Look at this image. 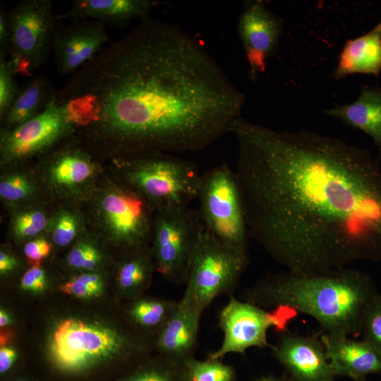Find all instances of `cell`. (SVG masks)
I'll return each instance as SVG.
<instances>
[{
	"label": "cell",
	"mask_w": 381,
	"mask_h": 381,
	"mask_svg": "<svg viewBox=\"0 0 381 381\" xmlns=\"http://www.w3.org/2000/svg\"><path fill=\"white\" fill-rule=\"evenodd\" d=\"M230 133L249 234L272 258L294 272L381 260V171L367 151L241 116Z\"/></svg>",
	"instance_id": "6da1fadb"
},
{
	"label": "cell",
	"mask_w": 381,
	"mask_h": 381,
	"mask_svg": "<svg viewBox=\"0 0 381 381\" xmlns=\"http://www.w3.org/2000/svg\"><path fill=\"white\" fill-rule=\"evenodd\" d=\"M74 131L126 156L197 151L230 132L244 95L181 27L147 16L56 92Z\"/></svg>",
	"instance_id": "7a4b0ae2"
},
{
	"label": "cell",
	"mask_w": 381,
	"mask_h": 381,
	"mask_svg": "<svg viewBox=\"0 0 381 381\" xmlns=\"http://www.w3.org/2000/svg\"><path fill=\"white\" fill-rule=\"evenodd\" d=\"M378 293L370 276L348 267L264 276L245 289L244 301L265 309L288 307L313 317L325 332L361 335L364 315Z\"/></svg>",
	"instance_id": "3957f363"
},
{
	"label": "cell",
	"mask_w": 381,
	"mask_h": 381,
	"mask_svg": "<svg viewBox=\"0 0 381 381\" xmlns=\"http://www.w3.org/2000/svg\"><path fill=\"white\" fill-rule=\"evenodd\" d=\"M145 350L135 336L75 318L60 320L49 341L53 368L66 376H83L116 361H126Z\"/></svg>",
	"instance_id": "277c9868"
},
{
	"label": "cell",
	"mask_w": 381,
	"mask_h": 381,
	"mask_svg": "<svg viewBox=\"0 0 381 381\" xmlns=\"http://www.w3.org/2000/svg\"><path fill=\"white\" fill-rule=\"evenodd\" d=\"M127 157V181L157 211L188 207L198 199L202 174L194 163L162 152Z\"/></svg>",
	"instance_id": "5b68a950"
},
{
	"label": "cell",
	"mask_w": 381,
	"mask_h": 381,
	"mask_svg": "<svg viewBox=\"0 0 381 381\" xmlns=\"http://www.w3.org/2000/svg\"><path fill=\"white\" fill-rule=\"evenodd\" d=\"M248 262L247 248L227 243L204 228L179 301L202 313L217 297L236 289Z\"/></svg>",
	"instance_id": "8992f818"
},
{
	"label": "cell",
	"mask_w": 381,
	"mask_h": 381,
	"mask_svg": "<svg viewBox=\"0 0 381 381\" xmlns=\"http://www.w3.org/2000/svg\"><path fill=\"white\" fill-rule=\"evenodd\" d=\"M8 58L16 75L32 76L52 53L59 26L51 0H21L8 11Z\"/></svg>",
	"instance_id": "52a82bcc"
},
{
	"label": "cell",
	"mask_w": 381,
	"mask_h": 381,
	"mask_svg": "<svg viewBox=\"0 0 381 381\" xmlns=\"http://www.w3.org/2000/svg\"><path fill=\"white\" fill-rule=\"evenodd\" d=\"M198 200L207 231L227 243L247 248L249 231L236 172L222 164L202 174Z\"/></svg>",
	"instance_id": "ba28073f"
},
{
	"label": "cell",
	"mask_w": 381,
	"mask_h": 381,
	"mask_svg": "<svg viewBox=\"0 0 381 381\" xmlns=\"http://www.w3.org/2000/svg\"><path fill=\"white\" fill-rule=\"evenodd\" d=\"M157 212L152 228L156 270L172 283H185L203 223L198 211L189 206Z\"/></svg>",
	"instance_id": "9c48e42d"
},
{
	"label": "cell",
	"mask_w": 381,
	"mask_h": 381,
	"mask_svg": "<svg viewBox=\"0 0 381 381\" xmlns=\"http://www.w3.org/2000/svg\"><path fill=\"white\" fill-rule=\"evenodd\" d=\"M297 315L296 311L288 307L267 310L231 295L219 315L223 341L219 349L209 353L208 358L220 360L229 353H244L251 347H270L268 329L274 328L281 333L287 332L289 322Z\"/></svg>",
	"instance_id": "30bf717a"
},
{
	"label": "cell",
	"mask_w": 381,
	"mask_h": 381,
	"mask_svg": "<svg viewBox=\"0 0 381 381\" xmlns=\"http://www.w3.org/2000/svg\"><path fill=\"white\" fill-rule=\"evenodd\" d=\"M74 131L65 106L54 97L39 115L11 129L4 128L1 155L4 163H14L48 151Z\"/></svg>",
	"instance_id": "8fae6325"
},
{
	"label": "cell",
	"mask_w": 381,
	"mask_h": 381,
	"mask_svg": "<svg viewBox=\"0 0 381 381\" xmlns=\"http://www.w3.org/2000/svg\"><path fill=\"white\" fill-rule=\"evenodd\" d=\"M283 30V20L269 10L263 1H248L239 16L238 33L253 81L266 68Z\"/></svg>",
	"instance_id": "7c38bea8"
},
{
	"label": "cell",
	"mask_w": 381,
	"mask_h": 381,
	"mask_svg": "<svg viewBox=\"0 0 381 381\" xmlns=\"http://www.w3.org/2000/svg\"><path fill=\"white\" fill-rule=\"evenodd\" d=\"M152 207L133 189L111 191L101 202L105 222L115 241L129 249H140L152 231Z\"/></svg>",
	"instance_id": "4fadbf2b"
},
{
	"label": "cell",
	"mask_w": 381,
	"mask_h": 381,
	"mask_svg": "<svg viewBox=\"0 0 381 381\" xmlns=\"http://www.w3.org/2000/svg\"><path fill=\"white\" fill-rule=\"evenodd\" d=\"M58 28L52 54L61 75L73 74L103 49L109 36L105 25L93 20H75Z\"/></svg>",
	"instance_id": "5bb4252c"
},
{
	"label": "cell",
	"mask_w": 381,
	"mask_h": 381,
	"mask_svg": "<svg viewBox=\"0 0 381 381\" xmlns=\"http://www.w3.org/2000/svg\"><path fill=\"white\" fill-rule=\"evenodd\" d=\"M270 348L295 381H334L320 339L286 332Z\"/></svg>",
	"instance_id": "9a60e30c"
},
{
	"label": "cell",
	"mask_w": 381,
	"mask_h": 381,
	"mask_svg": "<svg viewBox=\"0 0 381 381\" xmlns=\"http://www.w3.org/2000/svg\"><path fill=\"white\" fill-rule=\"evenodd\" d=\"M320 340L334 376L361 380L366 375L381 372V356L363 339L323 333Z\"/></svg>",
	"instance_id": "2e32d148"
},
{
	"label": "cell",
	"mask_w": 381,
	"mask_h": 381,
	"mask_svg": "<svg viewBox=\"0 0 381 381\" xmlns=\"http://www.w3.org/2000/svg\"><path fill=\"white\" fill-rule=\"evenodd\" d=\"M202 313L179 301L178 307L154 339L160 355L184 363L193 358Z\"/></svg>",
	"instance_id": "e0dca14e"
},
{
	"label": "cell",
	"mask_w": 381,
	"mask_h": 381,
	"mask_svg": "<svg viewBox=\"0 0 381 381\" xmlns=\"http://www.w3.org/2000/svg\"><path fill=\"white\" fill-rule=\"evenodd\" d=\"M161 4L156 0H75L59 20H93L123 27L134 19L140 20Z\"/></svg>",
	"instance_id": "ac0fdd59"
},
{
	"label": "cell",
	"mask_w": 381,
	"mask_h": 381,
	"mask_svg": "<svg viewBox=\"0 0 381 381\" xmlns=\"http://www.w3.org/2000/svg\"><path fill=\"white\" fill-rule=\"evenodd\" d=\"M381 71V20L368 32L346 42L332 73L336 80L354 73L378 75Z\"/></svg>",
	"instance_id": "d6986e66"
},
{
	"label": "cell",
	"mask_w": 381,
	"mask_h": 381,
	"mask_svg": "<svg viewBox=\"0 0 381 381\" xmlns=\"http://www.w3.org/2000/svg\"><path fill=\"white\" fill-rule=\"evenodd\" d=\"M325 114L368 134L381 151V89L362 87L352 103L335 105Z\"/></svg>",
	"instance_id": "ffe728a7"
},
{
	"label": "cell",
	"mask_w": 381,
	"mask_h": 381,
	"mask_svg": "<svg viewBox=\"0 0 381 381\" xmlns=\"http://www.w3.org/2000/svg\"><path fill=\"white\" fill-rule=\"evenodd\" d=\"M56 91L47 75L32 77L20 87L10 107L1 117L4 128H14L41 114Z\"/></svg>",
	"instance_id": "44dd1931"
},
{
	"label": "cell",
	"mask_w": 381,
	"mask_h": 381,
	"mask_svg": "<svg viewBox=\"0 0 381 381\" xmlns=\"http://www.w3.org/2000/svg\"><path fill=\"white\" fill-rule=\"evenodd\" d=\"M95 166L88 155L78 148L65 147L52 158V177L64 186L80 184L92 174Z\"/></svg>",
	"instance_id": "7402d4cb"
},
{
	"label": "cell",
	"mask_w": 381,
	"mask_h": 381,
	"mask_svg": "<svg viewBox=\"0 0 381 381\" xmlns=\"http://www.w3.org/2000/svg\"><path fill=\"white\" fill-rule=\"evenodd\" d=\"M178 303L179 301L163 298H138L132 303L128 315L135 325L153 330L157 336L176 311Z\"/></svg>",
	"instance_id": "603a6c76"
},
{
	"label": "cell",
	"mask_w": 381,
	"mask_h": 381,
	"mask_svg": "<svg viewBox=\"0 0 381 381\" xmlns=\"http://www.w3.org/2000/svg\"><path fill=\"white\" fill-rule=\"evenodd\" d=\"M149 258L145 253H140L125 260L119 266L116 282L121 291L134 295L145 286L151 271L156 270L155 264H151Z\"/></svg>",
	"instance_id": "cb8c5ba5"
},
{
	"label": "cell",
	"mask_w": 381,
	"mask_h": 381,
	"mask_svg": "<svg viewBox=\"0 0 381 381\" xmlns=\"http://www.w3.org/2000/svg\"><path fill=\"white\" fill-rule=\"evenodd\" d=\"M188 381H234L235 373L219 360L198 361L191 358L184 363Z\"/></svg>",
	"instance_id": "d4e9b609"
},
{
	"label": "cell",
	"mask_w": 381,
	"mask_h": 381,
	"mask_svg": "<svg viewBox=\"0 0 381 381\" xmlns=\"http://www.w3.org/2000/svg\"><path fill=\"white\" fill-rule=\"evenodd\" d=\"M165 357V356H164ZM119 381H188L183 363L166 357L164 363L146 366Z\"/></svg>",
	"instance_id": "484cf974"
},
{
	"label": "cell",
	"mask_w": 381,
	"mask_h": 381,
	"mask_svg": "<svg viewBox=\"0 0 381 381\" xmlns=\"http://www.w3.org/2000/svg\"><path fill=\"white\" fill-rule=\"evenodd\" d=\"M102 277L95 272L80 274L60 286L62 293L78 298L99 296L104 290Z\"/></svg>",
	"instance_id": "4316f807"
},
{
	"label": "cell",
	"mask_w": 381,
	"mask_h": 381,
	"mask_svg": "<svg viewBox=\"0 0 381 381\" xmlns=\"http://www.w3.org/2000/svg\"><path fill=\"white\" fill-rule=\"evenodd\" d=\"M361 334L381 356V293H377L364 315Z\"/></svg>",
	"instance_id": "83f0119b"
},
{
	"label": "cell",
	"mask_w": 381,
	"mask_h": 381,
	"mask_svg": "<svg viewBox=\"0 0 381 381\" xmlns=\"http://www.w3.org/2000/svg\"><path fill=\"white\" fill-rule=\"evenodd\" d=\"M16 75L7 54L0 52V117L8 109L20 87Z\"/></svg>",
	"instance_id": "f1b7e54d"
},
{
	"label": "cell",
	"mask_w": 381,
	"mask_h": 381,
	"mask_svg": "<svg viewBox=\"0 0 381 381\" xmlns=\"http://www.w3.org/2000/svg\"><path fill=\"white\" fill-rule=\"evenodd\" d=\"M102 262V256L98 250L88 243H78L67 255L68 264L74 268L93 270Z\"/></svg>",
	"instance_id": "f546056e"
},
{
	"label": "cell",
	"mask_w": 381,
	"mask_h": 381,
	"mask_svg": "<svg viewBox=\"0 0 381 381\" xmlns=\"http://www.w3.org/2000/svg\"><path fill=\"white\" fill-rule=\"evenodd\" d=\"M47 225L44 214L38 210L29 211L16 217L14 231L20 238L34 236L44 230Z\"/></svg>",
	"instance_id": "4dcf8cb0"
},
{
	"label": "cell",
	"mask_w": 381,
	"mask_h": 381,
	"mask_svg": "<svg viewBox=\"0 0 381 381\" xmlns=\"http://www.w3.org/2000/svg\"><path fill=\"white\" fill-rule=\"evenodd\" d=\"M29 180L23 175L15 174L0 183V195L4 200L16 202L28 198L32 192Z\"/></svg>",
	"instance_id": "1f68e13d"
},
{
	"label": "cell",
	"mask_w": 381,
	"mask_h": 381,
	"mask_svg": "<svg viewBox=\"0 0 381 381\" xmlns=\"http://www.w3.org/2000/svg\"><path fill=\"white\" fill-rule=\"evenodd\" d=\"M78 231V223L71 214L65 212L57 218L52 231V240L59 246L68 245Z\"/></svg>",
	"instance_id": "d6a6232c"
},
{
	"label": "cell",
	"mask_w": 381,
	"mask_h": 381,
	"mask_svg": "<svg viewBox=\"0 0 381 381\" xmlns=\"http://www.w3.org/2000/svg\"><path fill=\"white\" fill-rule=\"evenodd\" d=\"M46 286L45 272L40 265L31 267L24 273L20 280V287L28 291L42 293L45 290Z\"/></svg>",
	"instance_id": "836d02e7"
},
{
	"label": "cell",
	"mask_w": 381,
	"mask_h": 381,
	"mask_svg": "<svg viewBox=\"0 0 381 381\" xmlns=\"http://www.w3.org/2000/svg\"><path fill=\"white\" fill-rule=\"evenodd\" d=\"M52 249L51 244L44 238H38L27 243L24 247L25 255L33 265H40Z\"/></svg>",
	"instance_id": "e575fe53"
},
{
	"label": "cell",
	"mask_w": 381,
	"mask_h": 381,
	"mask_svg": "<svg viewBox=\"0 0 381 381\" xmlns=\"http://www.w3.org/2000/svg\"><path fill=\"white\" fill-rule=\"evenodd\" d=\"M10 35L11 30L8 11H6L4 4L1 3L0 8V52L6 53L7 55Z\"/></svg>",
	"instance_id": "d590c367"
},
{
	"label": "cell",
	"mask_w": 381,
	"mask_h": 381,
	"mask_svg": "<svg viewBox=\"0 0 381 381\" xmlns=\"http://www.w3.org/2000/svg\"><path fill=\"white\" fill-rule=\"evenodd\" d=\"M18 354L16 351L8 346H2L0 349V373H8L14 366L17 361Z\"/></svg>",
	"instance_id": "8d00e7d4"
},
{
	"label": "cell",
	"mask_w": 381,
	"mask_h": 381,
	"mask_svg": "<svg viewBox=\"0 0 381 381\" xmlns=\"http://www.w3.org/2000/svg\"><path fill=\"white\" fill-rule=\"evenodd\" d=\"M17 265L16 260L11 255L4 253H0V272L5 274L13 270Z\"/></svg>",
	"instance_id": "74e56055"
},
{
	"label": "cell",
	"mask_w": 381,
	"mask_h": 381,
	"mask_svg": "<svg viewBox=\"0 0 381 381\" xmlns=\"http://www.w3.org/2000/svg\"><path fill=\"white\" fill-rule=\"evenodd\" d=\"M11 323V315L4 309L0 310V326L4 327Z\"/></svg>",
	"instance_id": "f35d334b"
},
{
	"label": "cell",
	"mask_w": 381,
	"mask_h": 381,
	"mask_svg": "<svg viewBox=\"0 0 381 381\" xmlns=\"http://www.w3.org/2000/svg\"><path fill=\"white\" fill-rule=\"evenodd\" d=\"M13 337V332L8 329H3L1 331L0 343L1 346H5Z\"/></svg>",
	"instance_id": "ab89813d"
},
{
	"label": "cell",
	"mask_w": 381,
	"mask_h": 381,
	"mask_svg": "<svg viewBox=\"0 0 381 381\" xmlns=\"http://www.w3.org/2000/svg\"><path fill=\"white\" fill-rule=\"evenodd\" d=\"M256 381H282L281 380L272 376H265L258 379Z\"/></svg>",
	"instance_id": "60d3db41"
},
{
	"label": "cell",
	"mask_w": 381,
	"mask_h": 381,
	"mask_svg": "<svg viewBox=\"0 0 381 381\" xmlns=\"http://www.w3.org/2000/svg\"><path fill=\"white\" fill-rule=\"evenodd\" d=\"M13 381H32L31 380L27 378V377H19V378H17L15 380Z\"/></svg>",
	"instance_id": "b9f144b4"
}]
</instances>
